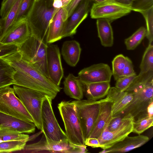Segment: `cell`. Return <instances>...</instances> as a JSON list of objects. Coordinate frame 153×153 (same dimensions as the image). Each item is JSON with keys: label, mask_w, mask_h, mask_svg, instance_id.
Instances as JSON below:
<instances>
[{"label": "cell", "mask_w": 153, "mask_h": 153, "mask_svg": "<svg viewBox=\"0 0 153 153\" xmlns=\"http://www.w3.org/2000/svg\"><path fill=\"white\" fill-rule=\"evenodd\" d=\"M140 68L139 74L137 75L129 87L142 85L153 81L152 44H149L146 48L143 55Z\"/></svg>", "instance_id": "obj_17"}, {"label": "cell", "mask_w": 153, "mask_h": 153, "mask_svg": "<svg viewBox=\"0 0 153 153\" xmlns=\"http://www.w3.org/2000/svg\"><path fill=\"white\" fill-rule=\"evenodd\" d=\"M34 1V0H21L14 23L22 19L27 18Z\"/></svg>", "instance_id": "obj_36"}, {"label": "cell", "mask_w": 153, "mask_h": 153, "mask_svg": "<svg viewBox=\"0 0 153 153\" xmlns=\"http://www.w3.org/2000/svg\"><path fill=\"white\" fill-rule=\"evenodd\" d=\"M71 102L75 106L85 140L89 137L99 114L100 101L87 99Z\"/></svg>", "instance_id": "obj_8"}, {"label": "cell", "mask_w": 153, "mask_h": 153, "mask_svg": "<svg viewBox=\"0 0 153 153\" xmlns=\"http://www.w3.org/2000/svg\"><path fill=\"white\" fill-rule=\"evenodd\" d=\"M136 74L134 69L132 61L128 57H126V62L123 72L122 77Z\"/></svg>", "instance_id": "obj_40"}, {"label": "cell", "mask_w": 153, "mask_h": 153, "mask_svg": "<svg viewBox=\"0 0 153 153\" xmlns=\"http://www.w3.org/2000/svg\"><path fill=\"white\" fill-rule=\"evenodd\" d=\"M31 32L27 18L22 19L13 24L0 40L2 43L14 45H22L31 36Z\"/></svg>", "instance_id": "obj_12"}, {"label": "cell", "mask_w": 153, "mask_h": 153, "mask_svg": "<svg viewBox=\"0 0 153 153\" xmlns=\"http://www.w3.org/2000/svg\"><path fill=\"white\" fill-rule=\"evenodd\" d=\"M0 112L34 123L31 116L10 85L0 88Z\"/></svg>", "instance_id": "obj_9"}, {"label": "cell", "mask_w": 153, "mask_h": 153, "mask_svg": "<svg viewBox=\"0 0 153 153\" xmlns=\"http://www.w3.org/2000/svg\"><path fill=\"white\" fill-rule=\"evenodd\" d=\"M131 7L132 11L142 13L153 7V0H133Z\"/></svg>", "instance_id": "obj_37"}, {"label": "cell", "mask_w": 153, "mask_h": 153, "mask_svg": "<svg viewBox=\"0 0 153 153\" xmlns=\"http://www.w3.org/2000/svg\"><path fill=\"white\" fill-rule=\"evenodd\" d=\"M146 112L149 117L153 118V101L151 102L148 106Z\"/></svg>", "instance_id": "obj_45"}, {"label": "cell", "mask_w": 153, "mask_h": 153, "mask_svg": "<svg viewBox=\"0 0 153 153\" xmlns=\"http://www.w3.org/2000/svg\"><path fill=\"white\" fill-rule=\"evenodd\" d=\"M47 62L49 79L55 85L59 86L64 71L60 50L57 45H48Z\"/></svg>", "instance_id": "obj_15"}, {"label": "cell", "mask_w": 153, "mask_h": 153, "mask_svg": "<svg viewBox=\"0 0 153 153\" xmlns=\"http://www.w3.org/2000/svg\"><path fill=\"white\" fill-rule=\"evenodd\" d=\"M126 91H132L133 97L123 111L118 115L123 117L130 114L134 120L136 117L147 113V107L153 101V81L142 85L129 87Z\"/></svg>", "instance_id": "obj_6"}, {"label": "cell", "mask_w": 153, "mask_h": 153, "mask_svg": "<svg viewBox=\"0 0 153 153\" xmlns=\"http://www.w3.org/2000/svg\"><path fill=\"white\" fill-rule=\"evenodd\" d=\"M85 144L92 148L100 147V145L98 138L89 137L85 140Z\"/></svg>", "instance_id": "obj_43"}, {"label": "cell", "mask_w": 153, "mask_h": 153, "mask_svg": "<svg viewBox=\"0 0 153 153\" xmlns=\"http://www.w3.org/2000/svg\"><path fill=\"white\" fill-rule=\"evenodd\" d=\"M18 51V46L4 44L0 42V58H3Z\"/></svg>", "instance_id": "obj_39"}, {"label": "cell", "mask_w": 153, "mask_h": 153, "mask_svg": "<svg viewBox=\"0 0 153 153\" xmlns=\"http://www.w3.org/2000/svg\"><path fill=\"white\" fill-rule=\"evenodd\" d=\"M36 126L34 123L28 122L0 112V128L23 133L35 132Z\"/></svg>", "instance_id": "obj_20"}, {"label": "cell", "mask_w": 153, "mask_h": 153, "mask_svg": "<svg viewBox=\"0 0 153 153\" xmlns=\"http://www.w3.org/2000/svg\"><path fill=\"white\" fill-rule=\"evenodd\" d=\"M3 58L16 71L14 85L38 91L52 100L62 89L23 59L19 51Z\"/></svg>", "instance_id": "obj_1"}, {"label": "cell", "mask_w": 153, "mask_h": 153, "mask_svg": "<svg viewBox=\"0 0 153 153\" xmlns=\"http://www.w3.org/2000/svg\"><path fill=\"white\" fill-rule=\"evenodd\" d=\"M53 1H34L27 17L31 35L41 40L45 41L49 25L59 9L53 6Z\"/></svg>", "instance_id": "obj_2"}, {"label": "cell", "mask_w": 153, "mask_h": 153, "mask_svg": "<svg viewBox=\"0 0 153 153\" xmlns=\"http://www.w3.org/2000/svg\"><path fill=\"white\" fill-rule=\"evenodd\" d=\"M129 116V114L123 117L120 115L112 117L111 113L104 128L108 131H113L118 128L127 120Z\"/></svg>", "instance_id": "obj_35"}, {"label": "cell", "mask_w": 153, "mask_h": 153, "mask_svg": "<svg viewBox=\"0 0 153 153\" xmlns=\"http://www.w3.org/2000/svg\"><path fill=\"white\" fill-rule=\"evenodd\" d=\"M149 140L147 136L140 135L134 137H126L122 140L116 143L111 147L103 149L100 153H123L143 145Z\"/></svg>", "instance_id": "obj_21"}, {"label": "cell", "mask_w": 153, "mask_h": 153, "mask_svg": "<svg viewBox=\"0 0 153 153\" xmlns=\"http://www.w3.org/2000/svg\"><path fill=\"white\" fill-rule=\"evenodd\" d=\"M68 18L64 7L61 8L54 14L46 34L45 41L50 44L61 39L62 34Z\"/></svg>", "instance_id": "obj_19"}, {"label": "cell", "mask_w": 153, "mask_h": 153, "mask_svg": "<svg viewBox=\"0 0 153 153\" xmlns=\"http://www.w3.org/2000/svg\"><path fill=\"white\" fill-rule=\"evenodd\" d=\"M15 69L3 58H0V88L14 84Z\"/></svg>", "instance_id": "obj_27"}, {"label": "cell", "mask_w": 153, "mask_h": 153, "mask_svg": "<svg viewBox=\"0 0 153 153\" xmlns=\"http://www.w3.org/2000/svg\"><path fill=\"white\" fill-rule=\"evenodd\" d=\"M42 133H43V131L42 130H40V131H39L30 136H29L28 141H32L34 140Z\"/></svg>", "instance_id": "obj_47"}, {"label": "cell", "mask_w": 153, "mask_h": 153, "mask_svg": "<svg viewBox=\"0 0 153 153\" xmlns=\"http://www.w3.org/2000/svg\"><path fill=\"white\" fill-rule=\"evenodd\" d=\"M63 84V90L66 94L76 100L83 99L84 93L82 85L78 76L70 73L65 78Z\"/></svg>", "instance_id": "obj_25"}, {"label": "cell", "mask_w": 153, "mask_h": 153, "mask_svg": "<svg viewBox=\"0 0 153 153\" xmlns=\"http://www.w3.org/2000/svg\"><path fill=\"white\" fill-rule=\"evenodd\" d=\"M146 28L144 27H141L131 36L126 39L124 43L127 49L134 50L146 37Z\"/></svg>", "instance_id": "obj_30"}, {"label": "cell", "mask_w": 153, "mask_h": 153, "mask_svg": "<svg viewBox=\"0 0 153 153\" xmlns=\"http://www.w3.org/2000/svg\"><path fill=\"white\" fill-rule=\"evenodd\" d=\"M29 136L27 134L0 128V143L12 140L28 139Z\"/></svg>", "instance_id": "obj_33"}, {"label": "cell", "mask_w": 153, "mask_h": 153, "mask_svg": "<svg viewBox=\"0 0 153 153\" xmlns=\"http://www.w3.org/2000/svg\"><path fill=\"white\" fill-rule=\"evenodd\" d=\"M84 94L87 99L97 100L107 94L110 88V82H93L82 84Z\"/></svg>", "instance_id": "obj_22"}, {"label": "cell", "mask_w": 153, "mask_h": 153, "mask_svg": "<svg viewBox=\"0 0 153 153\" xmlns=\"http://www.w3.org/2000/svg\"><path fill=\"white\" fill-rule=\"evenodd\" d=\"M92 0H83L68 19L62 34V39L71 36L76 33L77 27L87 18Z\"/></svg>", "instance_id": "obj_16"}, {"label": "cell", "mask_w": 153, "mask_h": 153, "mask_svg": "<svg viewBox=\"0 0 153 153\" xmlns=\"http://www.w3.org/2000/svg\"><path fill=\"white\" fill-rule=\"evenodd\" d=\"M117 2L126 6H131L133 0H115Z\"/></svg>", "instance_id": "obj_46"}, {"label": "cell", "mask_w": 153, "mask_h": 153, "mask_svg": "<svg viewBox=\"0 0 153 153\" xmlns=\"http://www.w3.org/2000/svg\"><path fill=\"white\" fill-rule=\"evenodd\" d=\"M22 0H17L6 16L0 19V40L8 28L14 23Z\"/></svg>", "instance_id": "obj_28"}, {"label": "cell", "mask_w": 153, "mask_h": 153, "mask_svg": "<svg viewBox=\"0 0 153 153\" xmlns=\"http://www.w3.org/2000/svg\"></svg>", "instance_id": "obj_51"}, {"label": "cell", "mask_w": 153, "mask_h": 153, "mask_svg": "<svg viewBox=\"0 0 153 153\" xmlns=\"http://www.w3.org/2000/svg\"><path fill=\"white\" fill-rule=\"evenodd\" d=\"M47 44L45 41L31 35L18 47L22 58L49 79L47 62Z\"/></svg>", "instance_id": "obj_3"}, {"label": "cell", "mask_w": 153, "mask_h": 153, "mask_svg": "<svg viewBox=\"0 0 153 153\" xmlns=\"http://www.w3.org/2000/svg\"><path fill=\"white\" fill-rule=\"evenodd\" d=\"M100 109L99 114L91 132L89 137L98 138L111 113V105L104 99L100 100Z\"/></svg>", "instance_id": "obj_24"}, {"label": "cell", "mask_w": 153, "mask_h": 153, "mask_svg": "<svg viewBox=\"0 0 153 153\" xmlns=\"http://www.w3.org/2000/svg\"><path fill=\"white\" fill-rule=\"evenodd\" d=\"M57 107L64 123L67 139L73 144L85 145V139L74 105L70 101H62Z\"/></svg>", "instance_id": "obj_4"}, {"label": "cell", "mask_w": 153, "mask_h": 153, "mask_svg": "<svg viewBox=\"0 0 153 153\" xmlns=\"http://www.w3.org/2000/svg\"><path fill=\"white\" fill-rule=\"evenodd\" d=\"M95 2V3H100L103 2L106 0H92Z\"/></svg>", "instance_id": "obj_48"}, {"label": "cell", "mask_w": 153, "mask_h": 153, "mask_svg": "<svg viewBox=\"0 0 153 153\" xmlns=\"http://www.w3.org/2000/svg\"><path fill=\"white\" fill-rule=\"evenodd\" d=\"M96 25L98 35L101 45L104 47H111L114 43L112 29L109 20L97 19Z\"/></svg>", "instance_id": "obj_26"}, {"label": "cell", "mask_w": 153, "mask_h": 153, "mask_svg": "<svg viewBox=\"0 0 153 153\" xmlns=\"http://www.w3.org/2000/svg\"><path fill=\"white\" fill-rule=\"evenodd\" d=\"M16 0H6L3 3L1 4L0 10V16L1 18H3L6 16Z\"/></svg>", "instance_id": "obj_41"}, {"label": "cell", "mask_w": 153, "mask_h": 153, "mask_svg": "<svg viewBox=\"0 0 153 153\" xmlns=\"http://www.w3.org/2000/svg\"><path fill=\"white\" fill-rule=\"evenodd\" d=\"M112 72L109 66L100 63L91 65L81 70L78 77L82 84L91 83L110 82Z\"/></svg>", "instance_id": "obj_14"}, {"label": "cell", "mask_w": 153, "mask_h": 153, "mask_svg": "<svg viewBox=\"0 0 153 153\" xmlns=\"http://www.w3.org/2000/svg\"><path fill=\"white\" fill-rule=\"evenodd\" d=\"M38 0H34V1H38Z\"/></svg>", "instance_id": "obj_50"}, {"label": "cell", "mask_w": 153, "mask_h": 153, "mask_svg": "<svg viewBox=\"0 0 153 153\" xmlns=\"http://www.w3.org/2000/svg\"><path fill=\"white\" fill-rule=\"evenodd\" d=\"M71 0H53V5L55 8L59 9L66 6Z\"/></svg>", "instance_id": "obj_44"}, {"label": "cell", "mask_w": 153, "mask_h": 153, "mask_svg": "<svg viewBox=\"0 0 153 153\" xmlns=\"http://www.w3.org/2000/svg\"><path fill=\"white\" fill-rule=\"evenodd\" d=\"M137 120L133 122V132L140 134L153 126V118L149 117L147 113L138 117Z\"/></svg>", "instance_id": "obj_29"}, {"label": "cell", "mask_w": 153, "mask_h": 153, "mask_svg": "<svg viewBox=\"0 0 153 153\" xmlns=\"http://www.w3.org/2000/svg\"><path fill=\"white\" fill-rule=\"evenodd\" d=\"M13 89L32 118L36 127L42 130L41 112L43 99L46 95L38 91L14 85Z\"/></svg>", "instance_id": "obj_7"}, {"label": "cell", "mask_w": 153, "mask_h": 153, "mask_svg": "<svg viewBox=\"0 0 153 153\" xmlns=\"http://www.w3.org/2000/svg\"><path fill=\"white\" fill-rule=\"evenodd\" d=\"M126 57L122 54L116 56L112 62V75L116 81L122 77V74L125 66Z\"/></svg>", "instance_id": "obj_32"}, {"label": "cell", "mask_w": 153, "mask_h": 153, "mask_svg": "<svg viewBox=\"0 0 153 153\" xmlns=\"http://www.w3.org/2000/svg\"><path fill=\"white\" fill-rule=\"evenodd\" d=\"M131 11V6L123 5L115 0H106L93 3L90 16L92 19H105L111 22L127 15Z\"/></svg>", "instance_id": "obj_11"}, {"label": "cell", "mask_w": 153, "mask_h": 153, "mask_svg": "<svg viewBox=\"0 0 153 153\" xmlns=\"http://www.w3.org/2000/svg\"><path fill=\"white\" fill-rule=\"evenodd\" d=\"M133 97V93L131 91H123L115 87H111L104 99L111 103V115L114 117L120 115L131 101Z\"/></svg>", "instance_id": "obj_18"}, {"label": "cell", "mask_w": 153, "mask_h": 153, "mask_svg": "<svg viewBox=\"0 0 153 153\" xmlns=\"http://www.w3.org/2000/svg\"><path fill=\"white\" fill-rule=\"evenodd\" d=\"M28 140H12L0 143V153L13 152L22 150Z\"/></svg>", "instance_id": "obj_31"}, {"label": "cell", "mask_w": 153, "mask_h": 153, "mask_svg": "<svg viewBox=\"0 0 153 153\" xmlns=\"http://www.w3.org/2000/svg\"><path fill=\"white\" fill-rule=\"evenodd\" d=\"M134 118L130 114L123 124L118 129L109 131L104 128L98 138L101 149L109 148L116 143L122 140L132 132Z\"/></svg>", "instance_id": "obj_13"}, {"label": "cell", "mask_w": 153, "mask_h": 153, "mask_svg": "<svg viewBox=\"0 0 153 153\" xmlns=\"http://www.w3.org/2000/svg\"><path fill=\"white\" fill-rule=\"evenodd\" d=\"M82 0H71L66 6L63 7L65 8L68 18Z\"/></svg>", "instance_id": "obj_42"}, {"label": "cell", "mask_w": 153, "mask_h": 153, "mask_svg": "<svg viewBox=\"0 0 153 153\" xmlns=\"http://www.w3.org/2000/svg\"><path fill=\"white\" fill-rule=\"evenodd\" d=\"M6 0H2L1 4L3 3Z\"/></svg>", "instance_id": "obj_49"}, {"label": "cell", "mask_w": 153, "mask_h": 153, "mask_svg": "<svg viewBox=\"0 0 153 153\" xmlns=\"http://www.w3.org/2000/svg\"><path fill=\"white\" fill-rule=\"evenodd\" d=\"M137 74L122 77L116 81L115 87L123 91H126L133 82Z\"/></svg>", "instance_id": "obj_38"}, {"label": "cell", "mask_w": 153, "mask_h": 153, "mask_svg": "<svg viewBox=\"0 0 153 153\" xmlns=\"http://www.w3.org/2000/svg\"><path fill=\"white\" fill-rule=\"evenodd\" d=\"M81 51L79 43L75 40L65 42L62 46L61 54L66 63L75 67L79 61Z\"/></svg>", "instance_id": "obj_23"}, {"label": "cell", "mask_w": 153, "mask_h": 153, "mask_svg": "<svg viewBox=\"0 0 153 153\" xmlns=\"http://www.w3.org/2000/svg\"><path fill=\"white\" fill-rule=\"evenodd\" d=\"M20 151L22 153H85L87 149L85 145L73 144L67 139L59 141L51 140L43 133L41 139L35 143L26 145Z\"/></svg>", "instance_id": "obj_5"}, {"label": "cell", "mask_w": 153, "mask_h": 153, "mask_svg": "<svg viewBox=\"0 0 153 153\" xmlns=\"http://www.w3.org/2000/svg\"><path fill=\"white\" fill-rule=\"evenodd\" d=\"M144 17L146 26V37L149 44H152L153 41V7L141 13Z\"/></svg>", "instance_id": "obj_34"}, {"label": "cell", "mask_w": 153, "mask_h": 153, "mask_svg": "<svg viewBox=\"0 0 153 153\" xmlns=\"http://www.w3.org/2000/svg\"><path fill=\"white\" fill-rule=\"evenodd\" d=\"M52 100L46 95L43 100L41 112L43 133L54 141L67 139L65 132L60 127L55 116L52 107Z\"/></svg>", "instance_id": "obj_10"}]
</instances>
